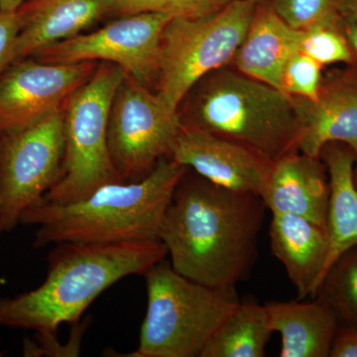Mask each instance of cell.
Listing matches in <instances>:
<instances>
[{
	"label": "cell",
	"mask_w": 357,
	"mask_h": 357,
	"mask_svg": "<svg viewBox=\"0 0 357 357\" xmlns=\"http://www.w3.org/2000/svg\"><path fill=\"white\" fill-rule=\"evenodd\" d=\"M266 210L258 195L225 189L187 169L167 208L160 241L171 266L185 278L236 290L257 260Z\"/></svg>",
	"instance_id": "cell-1"
},
{
	"label": "cell",
	"mask_w": 357,
	"mask_h": 357,
	"mask_svg": "<svg viewBox=\"0 0 357 357\" xmlns=\"http://www.w3.org/2000/svg\"><path fill=\"white\" fill-rule=\"evenodd\" d=\"M167 256L161 241L56 244L38 288L0 299V326L56 333L62 324L79 321L110 286L130 275H144Z\"/></svg>",
	"instance_id": "cell-2"
},
{
	"label": "cell",
	"mask_w": 357,
	"mask_h": 357,
	"mask_svg": "<svg viewBox=\"0 0 357 357\" xmlns=\"http://www.w3.org/2000/svg\"><path fill=\"white\" fill-rule=\"evenodd\" d=\"M185 170L170 157H164L142 180L100 185L74 203L41 199L24 211L20 223L38 227L36 248L62 243L160 241L167 208Z\"/></svg>",
	"instance_id": "cell-3"
},
{
	"label": "cell",
	"mask_w": 357,
	"mask_h": 357,
	"mask_svg": "<svg viewBox=\"0 0 357 357\" xmlns=\"http://www.w3.org/2000/svg\"><path fill=\"white\" fill-rule=\"evenodd\" d=\"M178 112L183 126L234 141L270 162L296 150L300 139L290 96L227 67L199 79Z\"/></svg>",
	"instance_id": "cell-4"
},
{
	"label": "cell",
	"mask_w": 357,
	"mask_h": 357,
	"mask_svg": "<svg viewBox=\"0 0 357 357\" xmlns=\"http://www.w3.org/2000/svg\"><path fill=\"white\" fill-rule=\"evenodd\" d=\"M147 310L131 357H201L241 300L236 290L197 283L161 261L143 275Z\"/></svg>",
	"instance_id": "cell-5"
},
{
	"label": "cell",
	"mask_w": 357,
	"mask_h": 357,
	"mask_svg": "<svg viewBox=\"0 0 357 357\" xmlns=\"http://www.w3.org/2000/svg\"><path fill=\"white\" fill-rule=\"evenodd\" d=\"M124 75L119 66L98 62L88 81L65 103L64 164L43 201L74 203L100 185L123 182L110 158L107 128L112 100Z\"/></svg>",
	"instance_id": "cell-6"
},
{
	"label": "cell",
	"mask_w": 357,
	"mask_h": 357,
	"mask_svg": "<svg viewBox=\"0 0 357 357\" xmlns=\"http://www.w3.org/2000/svg\"><path fill=\"white\" fill-rule=\"evenodd\" d=\"M257 4L234 0L202 17H174L160 40L156 93L172 109L199 79L234 61L248 31Z\"/></svg>",
	"instance_id": "cell-7"
},
{
	"label": "cell",
	"mask_w": 357,
	"mask_h": 357,
	"mask_svg": "<svg viewBox=\"0 0 357 357\" xmlns=\"http://www.w3.org/2000/svg\"><path fill=\"white\" fill-rule=\"evenodd\" d=\"M181 128L178 110L126 73L112 100L107 128L110 158L121 180L147 177L159 160L171 156Z\"/></svg>",
	"instance_id": "cell-8"
},
{
	"label": "cell",
	"mask_w": 357,
	"mask_h": 357,
	"mask_svg": "<svg viewBox=\"0 0 357 357\" xmlns=\"http://www.w3.org/2000/svg\"><path fill=\"white\" fill-rule=\"evenodd\" d=\"M65 158L64 107L29 128L0 136L1 230L11 231L57 182Z\"/></svg>",
	"instance_id": "cell-9"
},
{
	"label": "cell",
	"mask_w": 357,
	"mask_h": 357,
	"mask_svg": "<svg viewBox=\"0 0 357 357\" xmlns=\"http://www.w3.org/2000/svg\"><path fill=\"white\" fill-rule=\"evenodd\" d=\"M172 18L159 13L119 16L96 31L44 47L31 57L54 64L112 63L150 88L158 75L161 34Z\"/></svg>",
	"instance_id": "cell-10"
},
{
	"label": "cell",
	"mask_w": 357,
	"mask_h": 357,
	"mask_svg": "<svg viewBox=\"0 0 357 357\" xmlns=\"http://www.w3.org/2000/svg\"><path fill=\"white\" fill-rule=\"evenodd\" d=\"M98 64H54L33 57L11 63L0 75V136L29 128L62 109Z\"/></svg>",
	"instance_id": "cell-11"
},
{
	"label": "cell",
	"mask_w": 357,
	"mask_h": 357,
	"mask_svg": "<svg viewBox=\"0 0 357 357\" xmlns=\"http://www.w3.org/2000/svg\"><path fill=\"white\" fill-rule=\"evenodd\" d=\"M170 158L213 184L258 196L272 163L243 145L183 124Z\"/></svg>",
	"instance_id": "cell-12"
},
{
	"label": "cell",
	"mask_w": 357,
	"mask_h": 357,
	"mask_svg": "<svg viewBox=\"0 0 357 357\" xmlns=\"http://www.w3.org/2000/svg\"><path fill=\"white\" fill-rule=\"evenodd\" d=\"M330 191L321 157L293 150L272 162L260 197L272 213L298 215L326 229Z\"/></svg>",
	"instance_id": "cell-13"
},
{
	"label": "cell",
	"mask_w": 357,
	"mask_h": 357,
	"mask_svg": "<svg viewBox=\"0 0 357 357\" xmlns=\"http://www.w3.org/2000/svg\"><path fill=\"white\" fill-rule=\"evenodd\" d=\"M291 98L301 126L296 150L319 157L328 143H342L356 155L357 166V79L323 82L314 100Z\"/></svg>",
	"instance_id": "cell-14"
},
{
	"label": "cell",
	"mask_w": 357,
	"mask_h": 357,
	"mask_svg": "<svg viewBox=\"0 0 357 357\" xmlns=\"http://www.w3.org/2000/svg\"><path fill=\"white\" fill-rule=\"evenodd\" d=\"M115 3L116 0H26L17 9L21 29L14 44L13 63L81 34L114 14Z\"/></svg>",
	"instance_id": "cell-15"
},
{
	"label": "cell",
	"mask_w": 357,
	"mask_h": 357,
	"mask_svg": "<svg viewBox=\"0 0 357 357\" xmlns=\"http://www.w3.org/2000/svg\"><path fill=\"white\" fill-rule=\"evenodd\" d=\"M270 245L283 264L299 299H314L328 252L326 230L307 218L272 213Z\"/></svg>",
	"instance_id": "cell-16"
},
{
	"label": "cell",
	"mask_w": 357,
	"mask_h": 357,
	"mask_svg": "<svg viewBox=\"0 0 357 357\" xmlns=\"http://www.w3.org/2000/svg\"><path fill=\"white\" fill-rule=\"evenodd\" d=\"M303 33L282 20L271 6L257 4L232 63L238 72L282 91L284 68L300 50Z\"/></svg>",
	"instance_id": "cell-17"
},
{
	"label": "cell",
	"mask_w": 357,
	"mask_h": 357,
	"mask_svg": "<svg viewBox=\"0 0 357 357\" xmlns=\"http://www.w3.org/2000/svg\"><path fill=\"white\" fill-rule=\"evenodd\" d=\"M319 157L328 171L331 190L326 225L328 252L319 279L321 287L333 264L357 246V187L356 158L351 148L342 143H328Z\"/></svg>",
	"instance_id": "cell-18"
},
{
	"label": "cell",
	"mask_w": 357,
	"mask_h": 357,
	"mask_svg": "<svg viewBox=\"0 0 357 357\" xmlns=\"http://www.w3.org/2000/svg\"><path fill=\"white\" fill-rule=\"evenodd\" d=\"M270 326L281 335V357H328L338 331V317L325 302H270Z\"/></svg>",
	"instance_id": "cell-19"
},
{
	"label": "cell",
	"mask_w": 357,
	"mask_h": 357,
	"mask_svg": "<svg viewBox=\"0 0 357 357\" xmlns=\"http://www.w3.org/2000/svg\"><path fill=\"white\" fill-rule=\"evenodd\" d=\"M273 333L265 305L241 301L211 338L201 357H263Z\"/></svg>",
	"instance_id": "cell-20"
},
{
	"label": "cell",
	"mask_w": 357,
	"mask_h": 357,
	"mask_svg": "<svg viewBox=\"0 0 357 357\" xmlns=\"http://www.w3.org/2000/svg\"><path fill=\"white\" fill-rule=\"evenodd\" d=\"M314 298L357 328V246L333 264Z\"/></svg>",
	"instance_id": "cell-21"
},
{
	"label": "cell",
	"mask_w": 357,
	"mask_h": 357,
	"mask_svg": "<svg viewBox=\"0 0 357 357\" xmlns=\"http://www.w3.org/2000/svg\"><path fill=\"white\" fill-rule=\"evenodd\" d=\"M303 31L300 51L319 64H354V54L342 32V20L335 24L314 25Z\"/></svg>",
	"instance_id": "cell-22"
},
{
	"label": "cell",
	"mask_w": 357,
	"mask_h": 357,
	"mask_svg": "<svg viewBox=\"0 0 357 357\" xmlns=\"http://www.w3.org/2000/svg\"><path fill=\"white\" fill-rule=\"evenodd\" d=\"M234 0H116L114 14L165 13L172 17L195 18L220 10Z\"/></svg>",
	"instance_id": "cell-23"
},
{
	"label": "cell",
	"mask_w": 357,
	"mask_h": 357,
	"mask_svg": "<svg viewBox=\"0 0 357 357\" xmlns=\"http://www.w3.org/2000/svg\"><path fill=\"white\" fill-rule=\"evenodd\" d=\"M337 0H272L275 13L295 29L306 30L319 24L340 22Z\"/></svg>",
	"instance_id": "cell-24"
},
{
	"label": "cell",
	"mask_w": 357,
	"mask_h": 357,
	"mask_svg": "<svg viewBox=\"0 0 357 357\" xmlns=\"http://www.w3.org/2000/svg\"><path fill=\"white\" fill-rule=\"evenodd\" d=\"M321 68L314 59L297 51L289 59L282 74V91L293 98L314 100L323 84Z\"/></svg>",
	"instance_id": "cell-25"
},
{
	"label": "cell",
	"mask_w": 357,
	"mask_h": 357,
	"mask_svg": "<svg viewBox=\"0 0 357 357\" xmlns=\"http://www.w3.org/2000/svg\"><path fill=\"white\" fill-rule=\"evenodd\" d=\"M20 29L17 10H0V75L13 63L14 44Z\"/></svg>",
	"instance_id": "cell-26"
},
{
	"label": "cell",
	"mask_w": 357,
	"mask_h": 357,
	"mask_svg": "<svg viewBox=\"0 0 357 357\" xmlns=\"http://www.w3.org/2000/svg\"><path fill=\"white\" fill-rule=\"evenodd\" d=\"M331 357H357V328H338L333 340Z\"/></svg>",
	"instance_id": "cell-27"
},
{
	"label": "cell",
	"mask_w": 357,
	"mask_h": 357,
	"mask_svg": "<svg viewBox=\"0 0 357 357\" xmlns=\"http://www.w3.org/2000/svg\"><path fill=\"white\" fill-rule=\"evenodd\" d=\"M335 10L340 20L357 24V0H337Z\"/></svg>",
	"instance_id": "cell-28"
},
{
	"label": "cell",
	"mask_w": 357,
	"mask_h": 357,
	"mask_svg": "<svg viewBox=\"0 0 357 357\" xmlns=\"http://www.w3.org/2000/svg\"><path fill=\"white\" fill-rule=\"evenodd\" d=\"M342 29L345 38L349 42L352 54H354V61H356L357 60V24L342 20Z\"/></svg>",
	"instance_id": "cell-29"
},
{
	"label": "cell",
	"mask_w": 357,
	"mask_h": 357,
	"mask_svg": "<svg viewBox=\"0 0 357 357\" xmlns=\"http://www.w3.org/2000/svg\"><path fill=\"white\" fill-rule=\"evenodd\" d=\"M26 0H0V10H17Z\"/></svg>",
	"instance_id": "cell-30"
},
{
	"label": "cell",
	"mask_w": 357,
	"mask_h": 357,
	"mask_svg": "<svg viewBox=\"0 0 357 357\" xmlns=\"http://www.w3.org/2000/svg\"><path fill=\"white\" fill-rule=\"evenodd\" d=\"M1 217H2V208H1V201H0V234H2V230H1Z\"/></svg>",
	"instance_id": "cell-31"
},
{
	"label": "cell",
	"mask_w": 357,
	"mask_h": 357,
	"mask_svg": "<svg viewBox=\"0 0 357 357\" xmlns=\"http://www.w3.org/2000/svg\"><path fill=\"white\" fill-rule=\"evenodd\" d=\"M250 1L255 2V4L265 3L267 0H250Z\"/></svg>",
	"instance_id": "cell-32"
},
{
	"label": "cell",
	"mask_w": 357,
	"mask_h": 357,
	"mask_svg": "<svg viewBox=\"0 0 357 357\" xmlns=\"http://www.w3.org/2000/svg\"><path fill=\"white\" fill-rule=\"evenodd\" d=\"M354 178H356V184L357 187V166L356 170H354Z\"/></svg>",
	"instance_id": "cell-33"
}]
</instances>
